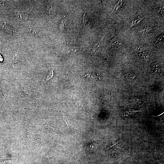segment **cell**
Wrapping results in <instances>:
<instances>
[{"label":"cell","mask_w":164,"mask_h":164,"mask_svg":"<svg viewBox=\"0 0 164 164\" xmlns=\"http://www.w3.org/2000/svg\"><path fill=\"white\" fill-rule=\"evenodd\" d=\"M138 111L135 110L127 111L123 113V115L124 116H128L132 115Z\"/></svg>","instance_id":"obj_8"},{"label":"cell","mask_w":164,"mask_h":164,"mask_svg":"<svg viewBox=\"0 0 164 164\" xmlns=\"http://www.w3.org/2000/svg\"><path fill=\"white\" fill-rule=\"evenodd\" d=\"M123 2L122 0L119 1L115 5L113 11V12H116L118 8L121 6Z\"/></svg>","instance_id":"obj_10"},{"label":"cell","mask_w":164,"mask_h":164,"mask_svg":"<svg viewBox=\"0 0 164 164\" xmlns=\"http://www.w3.org/2000/svg\"><path fill=\"white\" fill-rule=\"evenodd\" d=\"M3 59L2 56L1 54L0 53V61L2 62L3 60Z\"/></svg>","instance_id":"obj_18"},{"label":"cell","mask_w":164,"mask_h":164,"mask_svg":"<svg viewBox=\"0 0 164 164\" xmlns=\"http://www.w3.org/2000/svg\"><path fill=\"white\" fill-rule=\"evenodd\" d=\"M145 47L142 46H137L136 48V50L138 52H142L145 49Z\"/></svg>","instance_id":"obj_11"},{"label":"cell","mask_w":164,"mask_h":164,"mask_svg":"<svg viewBox=\"0 0 164 164\" xmlns=\"http://www.w3.org/2000/svg\"><path fill=\"white\" fill-rule=\"evenodd\" d=\"M66 20L65 19H63L61 24H60V28L61 30H63L65 27L66 25Z\"/></svg>","instance_id":"obj_14"},{"label":"cell","mask_w":164,"mask_h":164,"mask_svg":"<svg viewBox=\"0 0 164 164\" xmlns=\"http://www.w3.org/2000/svg\"><path fill=\"white\" fill-rule=\"evenodd\" d=\"M118 143V142H112L109 145V146L108 147V149H109L113 146H114V145H116Z\"/></svg>","instance_id":"obj_16"},{"label":"cell","mask_w":164,"mask_h":164,"mask_svg":"<svg viewBox=\"0 0 164 164\" xmlns=\"http://www.w3.org/2000/svg\"><path fill=\"white\" fill-rule=\"evenodd\" d=\"M152 70L155 74H159L160 73L161 69L159 65L154 64L152 67Z\"/></svg>","instance_id":"obj_6"},{"label":"cell","mask_w":164,"mask_h":164,"mask_svg":"<svg viewBox=\"0 0 164 164\" xmlns=\"http://www.w3.org/2000/svg\"><path fill=\"white\" fill-rule=\"evenodd\" d=\"M1 79H0V87L1 88Z\"/></svg>","instance_id":"obj_19"},{"label":"cell","mask_w":164,"mask_h":164,"mask_svg":"<svg viewBox=\"0 0 164 164\" xmlns=\"http://www.w3.org/2000/svg\"><path fill=\"white\" fill-rule=\"evenodd\" d=\"M3 29L5 30L6 32L9 33H14L15 31L14 29L9 24L4 23L2 26Z\"/></svg>","instance_id":"obj_5"},{"label":"cell","mask_w":164,"mask_h":164,"mask_svg":"<svg viewBox=\"0 0 164 164\" xmlns=\"http://www.w3.org/2000/svg\"><path fill=\"white\" fill-rule=\"evenodd\" d=\"M122 41L118 38L113 39L111 42L110 45L112 47H119L122 44Z\"/></svg>","instance_id":"obj_3"},{"label":"cell","mask_w":164,"mask_h":164,"mask_svg":"<svg viewBox=\"0 0 164 164\" xmlns=\"http://www.w3.org/2000/svg\"><path fill=\"white\" fill-rule=\"evenodd\" d=\"M142 19L141 18H139L134 21L132 22L131 26L132 27L137 25L140 22Z\"/></svg>","instance_id":"obj_13"},{"label":"cell","mask_w":164,"mask_h":164,"mask_svg":"<svg viewBox=\"0 0 164 164\" xmlns=\"http://www.w3.org/2000/svg\"><path fill=\"white\" fill-rule=\"evenodd\" d=\"M46 9L48 13L50 16L53 17L55 15L56 9L55 7L53 5L51 4L48 5Z\"/></svg>","instance_id":"obj_4"},{"label":"cell","mask_w":164,"mask_h":164,"mask_svg":"<svg viewBox=\"0 0 164 164\" xmlns=\"http://www.w3.org/2000/svg\"><path fill=\"white\" fill-rule=\"evenodd\" d=\"M164 34H162L158 38L156 41L155 43V46H158L163 42L164 39Z\"/></svg>","instance_id":"obj_9"},{"label":"cell","mask_w":164,"mask_h":164,"mask_svg":"<svg viewBox=\"0 0 164 164\" xmlns=\"http://www.w3.org/2000/svg\"><path fill=\"white\" fill-rule=\"evenodd\" d=\"M53 76V71H51L48 74L47 77V80H48L52 78Z\"/></svg>","instance_id":"obj_15"},{"label":"cell","mask_w":164,"mask_h":164,"mask_svg":"<svg viewBox=\"0 0 164 164\" xmlns=\"http://www.w3.org/2000/svg\"><path fill=\"white\" fill-rule=\"evenodd\" d=\"M140 57L143 59H146L149 57L148 53L145 52L142 53L140 54Z\"/></svg>","instance_id":"obj_12"},{"label":"cell","mask_w":164,"mask_h":164,"mask_svg":"<svg viewBox=\"0 0 164 164\" xmlns=\"http://www.w3.org/2000/svg\"><path fill=\"white\" fill-rule=\"evenodd\" d=\"M28 31L30 34L35 37H41L43 34L39 30L33 28H29L28 29Z\"/></svg>","instance_id":"obj_2"},{"label":"cell","mask_w":164,"mask_h":164,"mask_svg":"<svg viewBox=\"0 0 164 164\" xmlns=\"http://www.w3.org/2000/svg\"><path fill=\"white\" fill-rule=\"evenodd\" d=\"M15 17L18 20L23 21L27 20L29 15L28 13L22 12H15L14 14Z\"/></svg>","instance_id":"obj_1"},{"label":"cell","mask_w":164,"mask_h":164,"mask_svg":"<svg viewBox=\"0 0 164 164\" xmlns=\"http://www.w3.org/2000/svg\"><path fill=\"white\" fill-rule=\"evenodd\" d=\"M151 29L150 28H148L147 29H143L140 32L143 33V32H148Z\"/></svg>","instance_id":"obj_17"},{"label":"cell","mask_w":164,"mask_h":164,"mask_svg":"<svg viewBox=\"0 0 164 164\" xmlns=\"http://www.w3.org/2000/svg\"><path fill=\"white\" fill-rule=\"evenodd\" d=\"M100 45L101 44L99 42H98L95 44L91 51L93 55H95L96 54L99 50Z\"/></svg>","instance_id":"obj_7"}]
</instances>
